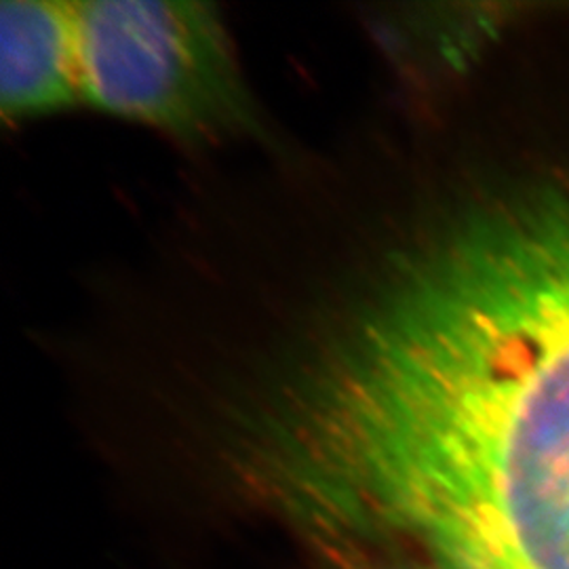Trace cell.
Segmentation results:
<instances>
[{"instance_id": "7a4b0ae2", "label": "cell", "mask_w": 569, "mask_h": 569, "mask_svg": "<svg viewBox=\"0 0 569 569\" xmlns=\"http://www.w3.org/2000/svg\"><path fill=\"white\" fill-rule=\"evenodd\" d=\"M79 106L190 146L266 136L216 4L74 0Z\"/></svg>"}, {"instance_id": "6da1fadb", "label": "cell", "mask_w": 569, "mask_h": 569, "mask_svg": "<svg viewBox=\"0 0 569 569\" xmlns=\"http://www.w3.org/2000/svg\"><path fill=\"white\" fill-rule=\"evenodd\" d=\"M284 507L401 569H569V216L376 228L270 369Z\"/></svg>"}, {"instance_id": "3957f363", "label": "cell", "mask_w": 569, "mask_h": 569, "mask_svg": "<svg viewBox=\"0 0 569 569\" xmlns=\"http://www.w3.org/2000/svg\"><path fill=\"white\" fill-rule=\"evenodd\" d=\"M72 106H79L74 0L2 2V119L28 121Z\"/></svg>"}]
</instances>
